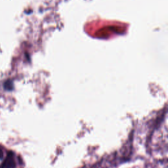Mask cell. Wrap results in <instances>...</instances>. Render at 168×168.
<instances>
[{"instance_id":"1","label":"cell","mask_w":168,"mask_h":168,"mask_svg":"<svg viewBox=\"0 0 168 168\" xmlns=\"http://www.w3.org/2000/svg\"><path fill=\"white\" fill-rule=\"evenodd\" d=\"M16 166L15 161L14 160L13 155L12 153L7 155L5 160H4L1 168H15Z\"/></svg>"},{"instance_id":"3","label":"cell","mask_w":168,"mask_h":168,"mask_svg":"<svg viewBox=\"0 0 168 168\" xmlns=\"http://www.w3.org/2000/svg\"><path fill=\"white\" fill-rule=\"evenodd\" d=\"M3 158V152L2 150L0 149V160H2Z\"/></svg>"},{"instance_id":"2","label":"cell","mask_w":168,"mask_h":168,"mask_svg":"<svg viewBox=\"0 0 168 168\" xmlns=\"http://www.w3.org/2000/svg\"><path fill=\"white\" fill-rule=\"evenodd\" d=\"M4 88L7 91H11L13 89V84L11 80H7L5 83H4Z\"/></svg>"}]
</instances>
